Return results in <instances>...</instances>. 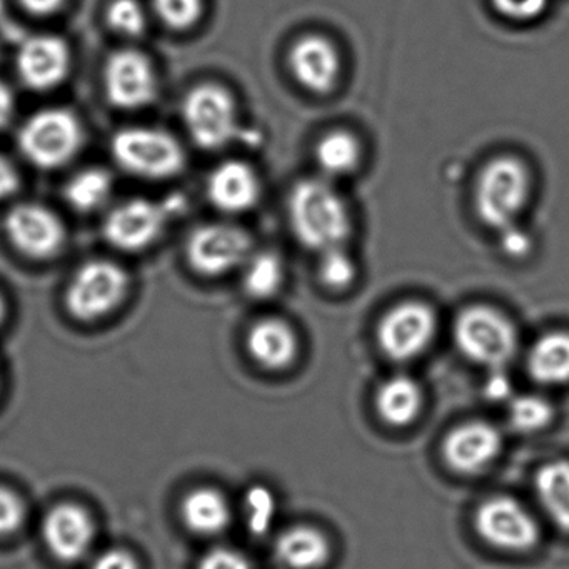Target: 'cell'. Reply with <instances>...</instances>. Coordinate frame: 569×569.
Here are the masks:
<instances>
[{
	"instance_id": "2e32d148",
	"label": "cell",
	"mask_w": 569,
	"mask_h": 569,
	"mask_svg": "<svg viewBox=\"0 0 569 569\" xmlns=\"http://www.w3.org/2000/svg\"><path fill=\"white\" fill-rule=\"evenodd\" d=\"M501 448L502 438L495 426L471 421L449 432L442 455L456 472L478 475L498 458Z\"/></svg>"
},
{
	"instance_id": "d4e9b609",
	"label": "cell",
	"mask_w": 569,
	"mask_h": 569,
	"mask_svg": "<svg viewBox=\"0 0 569 569\" xmlns=\"http://www.w3.org/2000/svg\"><path fill=\"white\" fill-rule=\"evenodd\" d=\"M361 144L348 131H332L316 146V161L326 178L351 174L361 162Z\"/></svg>"
},
{
	"instance_id": "f35d334b",
	"label": "cell",
	"mask_w": 569,
	"mask_h": 569,
	"mask_svg": "<svg viewBox=\"0 0 569 569\" xmlns=\"http://www.w3.org/2000/svg\"><path fill=\"white\" fill-rule=\"evenodd\" d=\"M511 381L501 369H492L486 382V396L492 401H502V399L511 398Z\"/></svg>"
},
{
	"instance_id": "ffe728a7",
	"label": "cell",
	"mask_w": 569,
	"mask_h": 569,
	"mask_svg": "<svg viewBox=\"0 0 569 569\" xmlns=\"http://www.w3.org/2000/svg\"><path fill=\"white\" fill-rule=\"evenodd\" d=\"M276 558L291 569L321 568L329 558V541L319 529L295 526L276 541Z\"/></svg>"
},
{
	"instance_id": "603a6c76",
	"label": "cell",
	"mask_w": 569,
	"mask_h": 569,
	"mask_svg": "<svg viewBox=\"0 0 569 569\" xmlns=\"http://www.w3.org/2000/svg\"><path fill=\"white\" fill-rule=\"evenodd\" d=\"M422 406V391L418 382L408 376H395L379 388L376 408L389 426L411 425Z\"/></svg>"
},
{
	"instance_id": "4316f807",
	"label": "cell",
	"mask_w": 569,
	"mask_h": 569,
	"mask_svg": "<svg viewBox=\"0 0 569 569\" xmlns=\"http://www.w3.org/2000/svg\"><path fill=\"white\" fill-rule=\"evenodd\" d=\"M284 268L281 259L272 252H261L246 261L242 288L254 299H268L281 289Z\"/></svg>"
},
{
	"instance_id": "836d02e7",
	"label": "cell",
	"mask_w": 569,
	"mask_h": 569,
	"mask_svg": "<svg viewBox=\"0 0 569 569\" xmlns=\"http://www.w3.org/2000/svg\"><path fill=\"white\" fill-rule=\"evenodd\" d=\"M549 0H491L492 8L502 18L515 22H531L541 18Z\"/></svg>"
},
{
	"instance_id": "b9f144b4",
	"label": "cell",
	"mask_w": 569,
	"mask_h": 569,
	"mask_svg": "<svg viewBox=\"0 0 569 569\" xmlns=\"http://www.w3.org/2000/svg\"><path fill=\"white\" fill-rule=\"evenodd\" d=\"M6 316H8V306H6L4 298L0 296V326L6 321Z\"/></svg>"
},
{
	"instance_id": "4dcf8cb0",
	"label": "cell",
	"mask_w": 569,
	"mask_h": 569,
	"mask_svg": "<svg viewBox=\"0 0 569 569\" xmlns=\"http://www.w3.org/2000/svg\"><path fill=\"white\" fill-rule=\"evenodd\" d=\"M152 8L168 28L186 31L198 24L204 12V0H152Z\"/></svg>"
},
{
	"instance_id": "44dd1931",
	"label": "cell",
	"mask_w": 569,
	"mask_h": 569,
	"mask_svg": "<svg viewBox=\"0 0 569 569\" xmlns=\"http://www.w3.org/2000/svg\"><path fill=\"white\" fill-rule=\"evenodd\" d=\"M181 516L184 525L196 535L214 536L228 528L231 508L222 492L198 488L182 499Z\"/></svg>"
},
{
	"instance_id": "ab89813d",
	"label": "cell",
	"mask_w": 569,
	"mask_h": 569,
	"mask_svg": "<svg viewBox=\"0 0 569 569\" xmlns=\"http://www.w3.org/2000/svg\"><path fill=\"white\" fill-rule=\"evenodd\" d=\"M16 96L6 82L0 81V129L6 128L14 118Z\"/></svg>"
},
{
	"instance_id": "277c9868",
	"label": "cell",
	"mask_w": 569,
	"mask_h": 569,
	"mask_svg": "<svg viewBox=\"0 0 569 569\" xmlns=\"http://www.w3.org/2000/svg\"><path fill=\"white\" fill-rule=\"evenodd\" d=\"M455 341L469 361L489 369L505 368L518 348L512 322L488 306H471L456 318Z\"/></svg>"
},
{
	"instance_id": "8d00e7d4",
	"label": "cell",
	"mask_w": 569,
	"mask_h": 569,
	"mask_svg": "<svg viewBox=\"0 0 569 569\" xmlns=\"http://www.w3.org/2000/svg\"><path fill=\"white\" fill-rule=\"evenodd\" d=\"M91 569H139V566L128 551L111 549L99 555Z\"/></svg>"
},
{
	"instance_id": "74e56055",
	"label": "cell",
	"mask_w": 569,
	"mask_h": 569,
	"mask_svg": "<svg viewBox=\"0 0 569 569\" xmlns=\"http://www.w3.org/2000/svg\"><path fill=\"white\" fill-rule=\"evenodd\" d=\"M21 186L18 169L4 156H0V201L11 198Z\"/></svg>"
},
{
	"instance_id": "ba28073f",
	"label": "cell",
	"mask_w": 569,
	"mask_h": 569,
	"mask_svg": "<svg viewBox=\"0 0 569 569\" xmlns=\"http://www.w3.org/2000/svg\"><path fill=\"white\" fill-rule=\"evenodd\" d=\"M438 331L435 311L421 301H405L386 312L378 326V345L392 361L418 358Z\"/></svg>"
},
{
	"instance_id": "83f0119b",
	"label": "cell",
	"mask_w": 569,
	"mask_h": 569,
	"mask_svg": "<svg viewBox=\"0 0 569 569\" xmlns=\"http://www.w3.org/2000/svg\"><path fill=\"white\" fill-rule=\"evenodd\" d=\"M552 408L546 399L535 395L515 396L509 405V421L522 432H535L551 422Z\"/></svg>"
},
{
	"instance_id": "7402d4cb",
	"label": "cell",
	"mask_w": 569,
	"mask_h": 569,
	"mask_svg": "<svg viewBox=\"0 0 569 569\" xmlns=\"http://www.w3.org/2000/svg\"><path fill=\"white\" fill-rule=\"evenodd\" d=\"M528 371L541 385L558 386L569 382L568 332H548L539 338L529 351Z\"/></svg>"
},
{
	"instance_id": "8992f818",
	"label": "cell",
	"mask_w": 569,
	"mask_h": 569,
	"mask_svg": "<svg viewBox=\"0 0 569 569\" xmlns=\"http://www.w3.org/2000/svg\"><path fill=\"white\" fill-rule=\"evenodd\" d=\"M128 291V272L116 262L96 259L76 272L66 292V306L79 321H98L118 309Z\"/></svg>"
},
{
	"instance_id": "d6986e66",
	"label": "cell",
	"mask_w": 569,
	"mask_h": 569,
	"mask_svg": "<svg viewBox=\"0 0 569 569\" xmlns=\"http://www.w3.org/2000/svg\"><path fill=\"white\" fill-rule=\"evenodd\" d=\"M248 351L262 368L279 371L291 366L298 356V338L286 322L264 319L249 331Z\"/></svg>"
},
{
	"instance_id": "1f68e13d",
	"label": "cell",
	"mask_w": 569,
	"mask_h": 569,
	"mask_svg": "<svg viewBox=\"0 0 569 569\" xmlns=\"http://www.w3.org/2000/svg\"><path fill=\"white\" fill-rule=\"evenodd\" d=\"M108 24L118 34L139 38L144 34L148 18L138 0H114L108 9Z\"/></svg>"
},
{
	"instance_id": "6da1fadb",
	"label": "cell",
	"mask_w": 569,
	"mask_h": 569,
	"mask_svg": "<svg viewBox=\"0 0 569 569\" xmlns=\"http://www.w3.org/2000/svg\"><path fill=\"white\" fill-rule=\"evenodd\" d=\"M288 212L298 241L315 251L341 248L351 236V211L326 179L299 181L289 194Z\"/></svg>"
},
{
	"instance_id": "8fae6325",
	"label": "cell",
	"mask_w": 569,
	"mask_h": 569,
	"mask_svg": "<svg viewBox=\"0 0 569 569\" xmlns=\"http://www.w3.org/2000/svg\"><path fill=\"white\" fill-rule=\"evenodd\" d=\"M178 206L132 199L109 212L104 222V238L121 251H141L158 241L164 232L171 212Z\"/></svg>"
},
{
	"instance_id": "cb8c5ba5",
	"label": "cell",
	"mask_w": 569,
	"mask_h": 569,
	"mask_svg": "<svg viewBox=\"0 0 569 569\" xmlns=\"http://www.w3.org/2000/svg\"><path fill=\"white\" fill-rule=\"evenodd\" d=\"M535 486L549 519L569 532V462L552 461L542 466L536 475Z\"/></svg>"
},
{
	"instance_id": "7a4b0ae2",
	"label": "cell",
	"mask_w": 569,
	"mask_h": 569,
	"mask_svg": "<svg viewBox=\"0 0 569 569\" xmlns=\"http://www.w3.org/2000/svg\"><path fill=\"white\" fill-rule=\"evenodd\" d=\"M531 174L521 159H491L476 181L475 211L479 221L498 232L515 226L531 199Z\"/></svg>"
},
{
	"instance_id": "60d3db41",
	"label": "cell",
	"mask_w": 569,
	"mask_h": 569,
	"mask_svg": "<svg viewBox=\"0 0 569 569\" xmlns=\"http://www.w3.org/2000/svg\"><path fill=\"white\" fill-rule=\"evenodd\" d=\"M64 2L66 0H21L22 8L34 16L56 14Z\"/></svg>"
},
{
	"instance_id": "d590c367",
	"label": "cell",
	"mask_w": 569,
	"mask_h": 569,
	"mask_svg": "<svg viewBox=\"0 0 569 569\" xmlns=\"http://www.w3.org/2000/svg\"><path fill=\"white\" fill-rule=\"evenodd\" d=\"M501 234V248L509 258L522 259L531 252L532 241L528 232L522 231L518 226H509Z\"/></svg>"
},
{
	"instance_id": "4fadbf2b",
	"label": "cell",
	"mask_w": 569,
	"mask_h": 569,
	"mask_svg": "<svg viewBox=\"0 0 569 569\" xmlns=\"http://www.w3.org/2000/svg\"><path fill=\"white\" fill-rule=\"evenodd\" d=\"M6 232L18 251L32 259H49L61 251L66 229L61 219L39 204H19L6 218Z\"/></svg>"
},
{
	"instance_id": "e575fe53",
	"label": "cell",
	"mask_w": 569,
	"mask_h": 569,
	"mask_svg": "<svg viewBox=\"0 0 569 569\" xmlns=\"http://www.w3.org/2000/svg\"><path fill=\"white\" fill-rule=\"evenodd\" d=\"M198 569H258L244 555L229 548H216L204 555Z\"/></svg>"
},
{
	"instance_id": "3957f363",
	"label": "cell",
	"mask_w": 569,
	"mask_h": 569,
	"mask_svg": "<svg viewBox=\"0 0 569 569\" xmlns=\"http://www.w3.org/2000/svg\"><path fill=\"white\" fill-rule=\"evenodd\" d=\"M111 151L126 172L149 181L174 178L186 164L184 149L161 129H122L112 138Z\"/></svg>"
},
{
	"instance_id": "484cf974",
	"label": "cell",
	"mask_w": 569,
	"mask_h": 569,
	"mask_svg": "<svg viewBox=\"0 0 569 569\" xmlns=\"http://www.w3.org/2000/svg\"><path fill=\"white\" fill-rule=\"evenodd\" d=\"M112 194V176L106 169L91 168L76 174L64 189L66 201L79 212L101 209Z\"/></svg>"
},
{
	"instance_id": "30bf717a",
	"label": "cell",
	"mask_w": 569,
	"mask_h": 569,
	"mask_svg": "<svg viewBox=\"0 0 569 569\" xmlns=\"http://www.w3.org/2000/svg\"><path fill=\"white\" fill-rule=\"evenodd\" d=\"M251 239L236 226L206 224L189 236L186 256L198 274L224 276L248 261Z\"/></svg>"
},
{
	"instance_id": "7c38bea8",
	"label": "cell",
	"mask_w": 569,
	"mask_h": 569,
	"mask_svg": "<svg viewBox=\"0 0 569 569\" xmlns=\"http://www.w3.org/2000/svg\"><path fill=\"white\" fill-rule=\"evenodd\" d=\"M104 91L116 108L141 109L151 104L158 94L154 66L138 51L116 52L104 66Z\"/></svg>"
},
{
	"instance_id": "e0dca14e",
	"label": "cell",
	"mask_w": 569,
	"mask_h": 569,
	"mask_svg": "<svg viewBox=\"0 0 569 569\" xmlns=\"http://www.w3.org/2000/svg\"><path fill=\"white\" fill-rule=\"evenodd\" d=\"M289 68L302 88L316 94H328L341 76V56L329 39L306 36L292 46Z\"/></svg>"
},
{
	"instance_id": "9c48e42d",
	"label": "cell",
	"mask_w": 569,
	"mask_h": 569,
	"mask_svg": "<svg viewBox=\"0 0 569 569\" xmlns=\"http://www.w3.org/2000/svg\"><path fill=\"white\" fill-rule=\"evenodd\" d=\"M475 526L488 545L505 551H528L539 541L538 522L531 512L506 496L486 499L476 511Z\"/></svg>"
},
{
	"instance_id": "5bb4252c",
	"label": "cell",
	"mask_w": 569,
	"mask_h": 569,
	"mask_svg": "<svg viewBox=\"0 0 569 569\" xmlns=\"http://www.w3.org/2000/svg\"><path fill=\"white\" fill-rule=\"evenodd\" d=\"M16 66L19 78L28 88L51 91L71 72V49L58 36H36L21 46Z\"/></svg>"
},
{
	"instance_id": "ac0fdd59",
	"label": "cell",
	"mask_w": 569,
	"mask_h": 569,
	"mask_svg": "<svg viewBox=\"0 0 569 569\" xmlns=\"http://www.w3.org/2000/svg\"><path fill=\"white\" fill-rule=\"evenodd\" d=\"M206 194L219 211L238 214L258 204L261 182L246 162L226 161L209 176Z\"/></svg>"
},
{
	"instance_id": "f1b7e54d",
	"label": "cell",
	"mask_w": 569,
	"mask_h": 569,
	"mask_svg": "<svg viewBox=\"0 0 569 569\" xmlns=\"http://www.w3.org/2000/svg\"><path fill=\"white\" fill-rule=\"evenodd\" d=\"M321 254L319 279H321L322 284L332 289V291L351 288L352 282L356 281V276H358V269H356L355 259L346 252L345 246L328 249Z\"/></svg>"
},
{
	"instance_id": "9a60e30c",
	"label": "cell",
	"mask_w": 569,
	"mask_h": 569,
	"mask_svg": "<svg viewBox=\"0 0 569 569\" xmlns=\"http://www.w3.org/2000/svg\"><path fill=\"white\" fill-rule=\"evenodd\" d=\"M94 521L82 506L62 502L46 515L42 538L59 561L74 562L84 558L94 542Z\"/></svg>"
},
{
	"instance_id": "5b68a950",
	"label": "cell",
	"mask_w": 569,
	"mask_h": 569,
	"mask_svg": "<svg viewBox=\"0 0 569 569\" xmlns=\"http://www.w3.org/2000/svg\"><path fill=\"white\" fill-rule=\"evenodd\" d=\"M84 144V129L66 109H44L19 131V149L31 164L56 169L68 164Z\"/></svg>"
},
{
	"instance_id": "52a82bcc",
	"label": "cell",
	"mask_w": 569,
	"mask_h": 569,
	"mask_svg": "<svg viewBox=\"0 0 569 569\" xmlns=\"http://www.w3.org/2000/svg\"><path fill=\"white\" fill-rule=\"evenodd\" d=\"M182 119L192 141L208 151L231 144L239 132L234 99L221 86L191 89L182 102Z\"/></svg>"
},
{
	"instance_id": "d6a6232c",
	"label": "cell",
	"mask_w": 569,
	"mask_h": 569,
	"mask_svg": "<svg viewBox=\"0 0 569 569\" xmlns=\"http://www.w3.org/2000/svg\"><path fill=\"white\" fill-rule=\"evenodd\" d=\"M26 519L22 499L6 486H0V538L19 531Z\"/></svg>"
},
{
	"instance_id": "f546056e",
	"label": "cell",
	"mask_w": 569,
	"mask_h": 569,
	"mask_svg": "<svg viewBox=\"0 0 569 569\" xmlns=\"http://www.w3.org/2000/svg\"><path fill=\"white\" fill-rule=\"evenodd\" d=\"M246 525L256 536H264L276 516V498L271 489L262 485L251 486L244 498Z\"/></svg>"
}]
</instances>
